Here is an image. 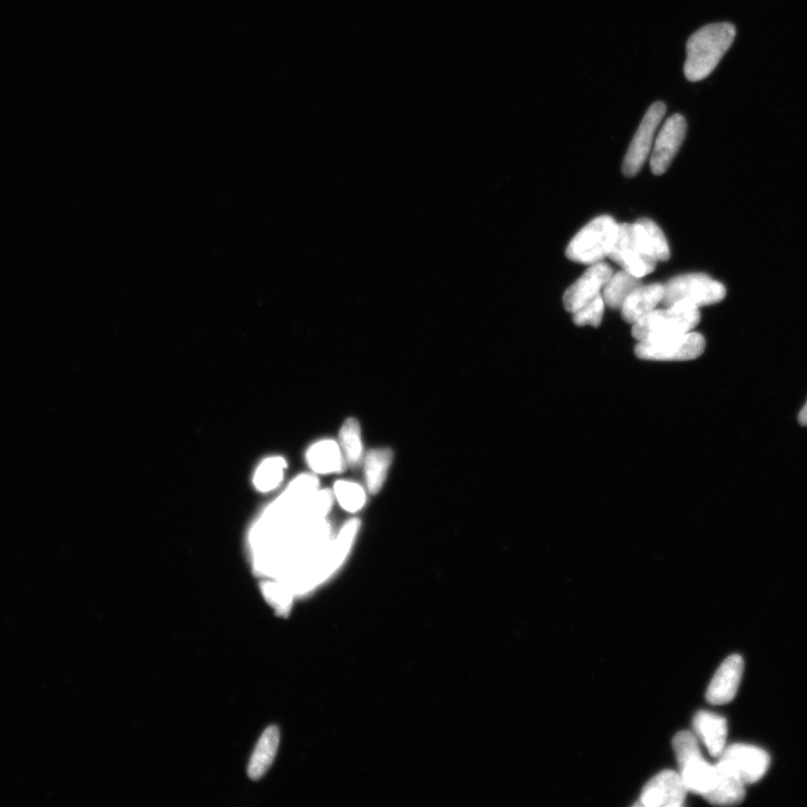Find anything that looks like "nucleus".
<instances>
[{"label": "nucleus", "mask_w": 807, "mask_h": 807, "mask_svg": "<svg viewBox=\"0 0 807 807\" xmlns=\"http://www.w3.org/2000/svg\"><path fill=\"white\" fill-rule=\"evenodd\" d=\"M736 27L730 23L703 26L690 36L686 44L685 78L704 80L718 67L736 39Z\"/></svg>", "instance_id": "nucleus-1"}, {"label": "nucleus", "mask_w": 807, "mask_h": 807, "mask_svg": "<svg viewBox=\"0 0 807 807\" xmlns=\"http://www.w3.org/2000/svg\"><path fill=\"white\" fill-rule=\"evenodd\" d=\"M360 519H350L342 526L339 534L333 537L324 549L298 572L293 573L289 580L291 587L301 589L312 588L315 584L326 581L335 573L347 559L360 530Z\"/></svg>", "instance_id": "nucleus-2"}, {"label": "nucleus", "mask_w": 807, "mask_h": 807, "mask_svg": "<svg viewBox=\"0 0 807 807\" xmlns=\"http://www.w3.org/2000/svg\"><path fill=\"white\" fill-rule=\"evenodd\" d=\"M319 491V480L313 475L294 479L284 493L269 505L250 533L253 547L263 543L278 527L292 517Z\"/></svg>", "instance_id": "nucleus-3"}, {"label": "nucleus", "mask_w": 807, "mask_h": 807, "mask_svg": "<svg viewBox=\"0 0 807 807\" xmlns=\"http://www.w3.org/2000/svg\"><path fill=\"white\" fill-rule=\"evenodd\" d=\"M701 321L697 308L674 305L665 310H654L645 315L633 326V337L637 341H652L685 335Z\"/></svg>", "instance_id": "nucleus-4"}, {"label": "nucleus", "mask_w": 807, "mask_h": 807, "mask_svg": "<svg viewBox=\"0 0 807 807\" xmlns=\"http://www.w3.org/2000/svg\"><path fill=\"white\" fill-rule=\"evenodd\" d=\"M673 748L686 790L706 796L716 779V766L704 759L697 737L690 731L679 732L674 737Z\"/></svg>", "instance_id": "nucleus-5"}, {"label": "nucleus", "mask_w": 807, "mask_h": 807, "mask_svg": "<svg viewBox=\"0 0 807 807\" xmlns=\"http://www.w3.org/2000/svg\"><path fill=\"white\" fill-rule=\"evenodd\" d=\"M665 286L662 304L701 308L719 303L726 298V287L706 274H686L672 278Z\"/></svg>", "instance_id": "nucleus-6"}, {"label": "nucleus", "mask_w": 807, "mask_h": 807, "mask_svg": "<svg viewBox=\"0 0 807 807\" xmlns=\"http://www.w3.org/2000/svg\"><path fill=\"white\" fill-rule=\"evenodd\" d=\"M618 224L610 216H601L589 222L575 236L567 248L570 261L593 265L604 261L614 247Z\"/></svg>", "instance_id": "nucleus-7"}, {"label": "nucleus", "mask_w": 807, "mask_h": 807, "mask_svg": "<svg viewBox=\"0 0 807 807\" xmlns=\"http://www.w3.org/2000/svg\"><path fill=\"white\" fill-rule=\"evenodd\" d=\"M608 257L639 278L653 273L657 264L653 250L637 222L618 225L615 244Z\"/></svg>", "instance_id": "nucleus-8"}, {"label": "nucleus", "mask_w": 807, "mask_h": 807, "mask_svg": "<svg viewBox=\"0 0 807 807\" xmlns=\"http://www.w3.org/2000/svg\"><path fill=\"white\" fill-rule=\"evenodd\" d=\"M706 350V339L697 332L685 335L652 340L639 341L635 347L638 358L651 361H689L699 358Z\"/></svg>", "instance_id": "nucleus-9"}, {"label": "nucleus", "mask_w": 807, "mask_h": 807, "mask_svg": "<svg viewBox=\"0 0 807 807\" xmlns=\"http://www.w3.org/2000/svg\"><path fill=\"white\" fill-rule=\"evenodd\" d=\"M665 113L666 106L662 101L655 102L647 110L624 159L623 173L627 178H634L643 169L648 154L651 152L655 133L658 126L661 125Z\"/></svg>", "instance_id": "nucleus-10"}, {"label": "nucleus", "mask_w": 807, "mask_h": 807, "mask_svg": "<svg viewBox=\"0 0 807 807\" xmlns=\"http://www.w3.org/2000/svg\"><path fill=\"white\" fill-rule=\"evenodd\" d=\"M719 760L746 785L760 781L771 764L766 751L748 745H732L726 748Z\"/></svg>", "instance_id": "nucleus-11"}, {"label": "nucleus", "mask_w": 807, "mask_h": 807, "mask_svg": "<svg viewBox=\"0 0 807 807\" xmlns=\"http://www.w3.org/2000/svg\"><path fill=\"white\" fill-rule=\"evenodd\" d=\"M686 131L688 124L682 115L676 114L666 119L657 135L651 157V169L655 175H662L669 170L684 142Z\"/></svg>", "instance_id": "nucleus-12"}, {"label": "nucleus", "mask_w": 807, "mask_h": 807, "mask_svg": "<svg viewBox=\"0 0 807 807\" xmlns=\"http://www.w3.org/2000/svg\"><path fill=\"white\" fill-rule=\"evenodd\" d=\"M686 794H688V790H686L680 773L663 771L646 784L638 805L680 807L684 805Z\"/></svg>", "instance_id": "nucleus-13"}, {"label": "nucleus", "mask_w": 807, "mask_h": 807, "mask_svg": "<svg viewBox=\"0 0 807 807\" xmlns=\"http://www.w3.org/2000/svg\"><path fill=\"white\" fill-rule=\"evenodd\" d=\"M614 275L612 268L606 263L593 264L577 282L571 285L563 296L565 310L574 313L600 295L602 289Z\"/></svg>", "instance_id": "nucleus-14"}, {"label": "nucleus", "mask_w": 807, "mask_h": 807, "mask_svg": "<svg viewBox=\"0 0 807 807\" xmlns=\"http://www.w3.org/2000/svg\"><path fill=\"white\" fill-rule=\"evenodd\" d=\"M744 672V661L739 655H731L721 664L709 685L707 701L713 706H723L734 700Z\"/></svg>", "instance_id": "nucleus-15"}, {"label": "nucleus", "mask_w": 807, "mask_h": 807, "mask_svg": "<svg viewBox=\"0 0 807 807\" xmlns=\"http://www.w3.org/2000/svg\"><path fill=\"white\" fill-rule=\"evenodd\" d=\"M714 766H716V779L704 799L712 805L719 806L738 805L744 801L746 784L720 760Z\"/></svg>", "instance_id": "nucleus-16"}, {"label": "nucleus", "mask_w": 807, "mask_h": 807, "mask_svg": "<svg viewBox=\"0 0 807 807\" xmlns=\"http://www.w3.org/2000/svg\"><path fill=\"white\" fill-rule=\"evenodd\" d=\"M693 728L713 757H720L727 748L728 727L725 718L716 713L700 711L695 714Z\"/></svg>", "instance_id": "nucleus-17"}, {"label": "nucleus", "mask_w": 807, "mask_h": 807, "mask_svg": "<svg viewBox=\"0 0 807 807\" xmlns=\"http://www.w3.org/2000/svg\"><path fill=\"white\" fill-rule=\"evenodd\" d=\"M664 292L665 286L662 284L639 286L628 296L623 308L620 309L621 317L627 323H636L662 303Z\"/></svg>", "instance_id": "nucleus-18"}, {"label": "nucleus", "mask_w": 807, "mask_h": 807, "mask_svg": "<svg viewBox=\"0 0 807 807\" xmlns=\"http://www.w3.org/2000/svg\"><path fill=\"white\" fill-rule=\"evenodd\" d=\"M345 456L340 444L335 440H322L314 443L306 452V462L318 475H331L345 470Z\"/></svg>", "instance_id": "nucleus-19"}, {"label": "nucleus", "mask_w": 807, "mask_h": 807, "mask_svg": "<svg viewBox=\"0 0 807 807\" xmlns=\"http://www.w3.org/2000/svg\"><path fill=\"white\" fill-rule=\"evenodd\" d=\"M281 732L277 727H269L257 742L252 758L248 765V776L253 781H258L265 776L268 769L272 767L280 747Z\"/></svg>", "instance_id": "nucleus-20"}, {"label": "nucleus", "mask_w": 807, "mask_h": 807, "mask_svg": "<svg viewBox=\"0 0 807 807\" xmlns=\"http://www.w3.org/2000/svg\"><path fill=\"white\" fill-rule=\"evenodd\" d=\"M394 453L391 449L371 450L365 460L366 485L371 495L379 494L392 466Z\"/></svg>", "instance_id": "nucleus-21"}, {"label": "nucleus", "mask_w": 807, "mask_h": 807, "mask_svg": "<svg viewBox=\"0 0 807 807\" xmlns=\"http://www.w3.org/2000/svg\"><path fill=\"white\" fill-rule=\"evenodd\" d=\"M642 286V281L627 271L618 272L612 275L610 280L605 286L604 298L605 303L612 310H620L623 308L628 296Z\"/></svg>", "instance_id": "nucleus-22"}, {"label": "nucleus", "mask_w": 807, "mask_h": 807, "mask_svg": "<svg viewBox=\"0 0 807 807\" xmlns=\"http://www.w3.org/2000/svg\"><path fill=\"white\" fill-rule=\"evenodd\" d=\"M340 447L349 465L357 466L363 458L364 447L360 424L354 417H349L342 425Z\"/></svg>", "instance_id": "nucleus-23"}, {"label": "nucleus", "mask_w": 807, "mask_h": 807, "mask_svg": "<svg viewBox=\"0 0 807 807\" xmlns=\"http://www.w3.org/2000/svg\"><path fill=\"white\" fill-rule=\"evenodd\" d=\"M287 463L282 457H272L264 460L257 468L254 476V486L261 493H269L282 484Z\"/></svg>", "instance_id": "nucleus-24"}, {"label": "nucleus", "mask_w": 807, "mask_h": 807, "mask_svg": "<svg viewBox=\"0 0 807 807\" xmlns=\"http://www.w3.org/2000/svg\"><path fill=\"white\" fill-rule=\"evenodd\" d=\"M333 496L348 513L359 512L367 502L364 488L356 484V482L346 480L336 482L335 487H333Z\"/></svg>", "instance_id": "nucleus-25"}, {"label": "nucleus", "mask_w": 807, "mask_h": 807, "mask_svg": "<svg viewBox=\"0 0 807 807\" xmlns=\"http://www.w3.org/2000/svg\"><path fill=\"white\" fill-rule=\"evenodd\" d=\"M637 224L642 228L644 236L651 246L657 262H667L671 257L669 243L660 227L649 219H639Z\"/></svg>", "instance_id": "nucleus-26"}, {"label": "nucleus", "mask_w": 807, "mask_h": 807, "mask_svg": "<svg viewBox=\"0 0 807 807\" xmlns=\"http://www.w3.org/2000/svg\"><path fill=\"white\" fill-rule=\"evenodd\" d=\"M605 312V301L601 294L593 299L581 309L573 313V322L579 327L591 326L593 328L600 327L602 317Z\"/></svg>", "instance_id": "nucleus-27"}, {"label": "nucleus", "mask_w": 807, "mask_h": 807, "mask_svg": "<svg viewBox=\"0 0 807 807\" xmlns=\"http://www.w3.org/2000/svg\"><path fill=\"white\" fill-rule=\"evenodd\" d=\"M799 421L802 425L807 426V402L800 413Z\"/></svg>", "instance_id": "nucleus-28"}]
</instances>
